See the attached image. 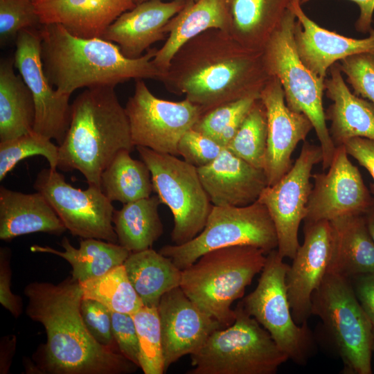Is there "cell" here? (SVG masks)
Instances as JSON below:
<instances>
[{
	"instance_id": "cell-1",
	"label": "cell",
	"mask_w": 374,
	"mask_h": 374,
	"mask_svg": "<svg viewBox=\"0 0 374 374\" xmlns=\"http://www.w3.org/2000/svg\"><path fill=\"white\" fill-rule=\"evenodd\" d=\"M27 316L41 323L46 341L33 355L27 373L42 374H127L139 366L118 350L97 341L81 314L80 283L67 277L58 284L35 281L24 289Z\"/></svg>"
},
{
	"instance_id": "cell-2",
	"label": "cell",
	"mask_w": 374,
	"mask_h": 374,
	"mask_svg": "<svg viewBox=\"0 0 374 374\" xmlns=\"http://www.w3.org/2000/svg\"><path fill=\"white\" fill-rule=\"evenodd\" d=\"M270 78L262 51L243 46L226 31L210 29L178 49L161 82L169 92L184 95L202 115L227 103L260 98Z\"/></svg>"
},
{
	"instance_id": "cell-3",
	"label": "cell",
	"mask_w": 374,
	"mask_h": 374,
	"mask_svg": "<svg viewBox=\"0 0 374 374\" xmlns=\"http://www.w3.org/2000/svg\"><path fill=\"white\" fill-rule=\"evenodd\" d=\"M39 31L44 72L61 96H71L84 87H116L132 79L161 82L164 76L153 62L157 48L132 59L112 42L75 36L59 24H42Z\"/></svg>"
},
{
	"instance_id": "cell-4",
	"label": "cell",
	"mask_w": 374,
	"mask_h": 374,
	"mask_svg": "<svg viewBox=\"0 0 374 374\" xmlns=\"http://www.w3.org/2000/svg\"><path fill=\"white\" fill-rule=\"evenodd\" d=\"M135 148L125 107L111 85L86 88L71 103L69 130L58 145L57 169L78 170L89 186L100 188V177L121 150Z\"/></svg>"
},
{
	"instance_id": "cell-5",
	"label": "cell",
	"mask_w": 374,
	"mask_h": 374,
	"mask_svg": "<svg viewBox=\"0 0 374 374\" xmlns=\"http://www.w3.org/2000/svg\"><path fill=\"white\" fill-rule=\"evenodd\" d=\"M266 253L252 246H233L210 251L181 270L179 287L202 310L224 328L235 321L233 303L261 272Z\"/></svg>"
},
{
	"instance_id": "cell-6",
	"label": "cell",
	"mask_w": 374,
	"mask_h": 374,
	"mask_svg": "<svg viewBox=\"0 0 374 374\" xmlns=\"http://www.w3.org/2000/svg\"><path fill=\"white\" fill-rule=\"evenodd\" d=\"M296 21L290 7L265 45L262 60L268 75L280 81L287 107L305 114L311 121L322 151L323 170H326L336 147L326 125L323 105L325 80L310 70L300 58L294 38Z\"/></svg>"
},
{
	"instance_id": "cell-7",
	"label": "cell",
	"mask_w": 374,
	"mask_h": 374,
	"mask_svg": "<svg viewBox=\"0 0 374 374\" xmlns=\"http://www.w3.org/2000/svg\"><path fill=\"white\" fill-rule=\"evenodd\" d=\"M312 315L322 329L348 374H371L373 334L350 279L327 273L311 301Z\"/></svg>"
},
{
	"instance_id": "cell-8",
	"label": "cell",
	"mask_w": 374,
	"mask_h": 374,
	"mask_svg": "<svg viewBox=\"0 0 374 374\" xmlns=\"http://www.w3.org/2000/svg\"><path fill=\"white\" fill-rule=\"evenodd\" d=\"M235 312L231 326L214 331L190 355L188 374H274L289 359L240 302Z\"/></svg>"
},
{
	"instance_id": "cell-9",
	"label": "cell",
	"mask_w": 374,
	"mask_h": 374,
	"mask_svg": "<svg viewBox=\"0 0 374 374\" xmlns=\"http://www.w3.org/2000/svg\"><path fill=\"white\" fill-rule=\"evenodd\" d=\"M252 246L266 254L278 247L274 224L258 200L244 206L213 205L203 230L182 244L163 246L159 252L183 270L204 253L220 248Z\"/></svg>"
},
{
	"instance_id": "cell-10",
	"label": "cell",
	"mask_w": 374,
	"mask_h": 374,
	"mask_svg": "<svg viewBox=\"0 0 374 374\" xmlns=\"http://www.w3.org/2000/svg\"><path fill=\"white\" fill-rule=\"evenodd\" d=\"M136 148L150 171L153 191L173 215L172 242L182 244L191 240L204 228L213 206L197 168L175 155Z\"/></svg>"
},
{
	"instance_id": "cell-11",
	"label": "cell",
	"mask_w": 374,
	"mask_h": 374,
	"mask_svg": "<svg viewBox=\"0 0 374 374\" xmlns=\"http://www.w3.org/2000/svg\"><path fill=\"white\" fill-rule=\"evenodd\" d=\"M283 259L277 249L266 255L256 287L240 303L289 359L304 365L314 352V339L308 323L299 325L293 319L286 287L289 265Z\"/></svg>"
},
{
	"instance_id": "cell-12",
	"label": "cell",
	"mask_w": 374,
	"mask_h": 374,
	"mask_svg": "<svg viewBox=\"0 0 374 374\" xmlns=\"http://www.w3.org/2000/svg\"><path fill=\"white\" fill-rule=\"evenodd\" d=\"M125 109L135 148L175 156L179 155V140L202 115L199 107L186 98L176 102L155 96L143 79L136 80Z\"/></svg>"
},
{
	"instance_id": "cell-13",
	"label": "cell",
	"mask_w": 374,
	"mask_h": 374,
	"mask_svg": "<svg viewBox=\"0 0 374 374\" xmlns=\"http://www.w3.org/2000/svg\"><path fill=\"white\" fill-rule=\"evenodd\" d=\"M33 187L44 196L73 235L118 243L112 222L115 209L100 187L76 188L57 169L51 168L38 172Z\"/></svg>"
},
{
	"instance_id": "cell-14",
	"label": "cell",
	"mask_w": 374,
	"mask_h": 374,
	"mask_svg": "<svg viewBox=\"0 0 374 374\" xmlns=\"http://www.w3.org/2000/svg\"><path fill=\"white\" fill-rule=\"evenodd\" d=\"M322 160L320 146L305 141L291 169L275 184L267 186L258 199L271 217L278 238L276 249L283 258L292 259L300 245L299 229L307 215L313 186L312 170Z\"/></svg>"
},
{
	"instance_id": "cell-15",
	"label": "cell",
	"mask_w": 374,
	"mask_h": 374,
	"mask_svg": "<svg viewBox=\"0 0 374 374\" xmlns=\"http://www.w3.org/2000/svg\"><path fill=\"white\" fill-rule=\"evenodd\" d=\"M39 28L20 31L15 40L14 65L30 91L35 104L33 131L58 145L63 142L71 117L70 96L58 94L44 72Z\"/></svg>"
},
{
	"instance_id": "cell-16",
	"label": "cell",
	"mask_w": 374,
	"mask_h": 374,
	"mask_svg": "<svg viewBox=\"0 0 374 374\" xmlns=\"http://www.w3.org/2000/svg\"><path fill=\"white\" fill-rule=\"evenodd\" d=\"M348 156L344 145L336 147L328 172L312 175L314 185L304 221H330L364 214L370 207L373 197Z\"/></svg>"
},
{
	"instance_id": "cell-17",
	"label": "cell",
	"mask_w": 374,
	"mask_h": 374,
	"mask_svg": "<svg viewBox=\"0 0 374 374\" xmlns=\"http://www.w3.org/2000/svg\"><path fill=\"white\" fill-rule=\"evenodd\" d=\"M304 222L303 242L286 274L291 312L299 325L308 323L312 315V296L327 274L332 247L329 221Z\"/></svg>"
},
{
	"instance_id": "cell-18",
	"label": "cell",
	"mask_w": 374,
	"mask_h": 374,
	"mask_svg": "<svg viewBox=\"0 0 374 374\" xmlns=\"http://www.w3.org/2000/svg\"><path fill=\"white\" fill-rule=\"evenodd\" d=\"M260 99L265 107L267 121L263 170L268 186H272L291 169L292 153L299 143L305 141L313 125L305 114L287 107L282 85L275 77L267 82Z\"/></svg>"
},
{
	"instance_id": "cell-19",
	"label": "cell",
	"mask_w": 374,
	"mask_h": 374,
	"mask_svg": "<svg viewBox=\"0 0 374 374\" xmlns=\"http://www.w3.org/2000/svg\"><path fill=\"white\" fill-rule=\"evenodd\" d=\"M157 311L165 372L181 357L197 352L214 331L224 328L193 303L180 287L163 295Z\"/></svg>"
},
{
	"instance_id": "cell-20",
	"label": "cell",
	"mask_w": 374,
	"mask_h": 374,
	"mask_svg": "<svg viewBox=\"0 0 374 374\" xmlns=\"http://www.w3.org/2000/svg\"><path fill=\"white\" fill-rule=\"evenodd\" d=\"M300 0H292L290 9L296 16L295 44L305 65L326 79L332 65L347 57L360 53L374 54V28L368 37L355 39L319 26L304 12Z\"/></svg>"
},
{
	"instance_id": "cell-21",
	"label": "cell",
	"mask_w": 374,
	"mask_h": 374,
	"mask_svg": "<svg viewBox=\"0 0 374 374\" xmlns=\"http://www.w3.org/2000/svg\"><path fill=\"white\" fill-rule=\"evenodd\" d=\"M197 169L214 206L249 205L268 186L263 169L253 166L226 148L211 163Z\"/></svg>"
},
{
	"instance_id": "cell-22",
	"label": "cell",
	"mask_w": 374,
	"mask_h": 374,
	"mask_svg": "<svg viewBox=\"0 0 374 374\" xmlns=\"http://www.w3.org/2000/svg\"><path fill=\"white\" fill-rule=\"evenodd\" d=\"M188 3L186 0H147L123 13L102 38L117 44L128 58H138L157 42L163 40L165 26Z\"/></svg>"
},
{
	"instance_id": "cell-23",
	"label": "cell",
	"mask_w": 374,
	"mask_h": 374,
	"mask_svg": "<svg viewBox=\"0 0 374 374\" xmlns=\"http://www.w3.org/2000/svg\"><path fill=\"white\" fill-rule=\"evenodd\" d=\"M42 24H59L71 34L85 38L102 37L136 0H33Z\"/></svg>"
},
{
	"instance_id": "cell-24",
	"label": "cell",
	"mask_w": 374,
	"mask_h": 374,
	"mask_svg": "<svg viewBox=\"0 0 374 374\" xmlns=\"http://www.w3.org/2000/svg\"><path fill=\"white\" fill-rule=\"evenodd\" d=\"M330 76L324 80L326 96L332 101L326 113L328 128L335 145L360 137L374 140V104L357 96L348 89L338 62L329 69Z\"/></svg>"
},
{
	"instance_id": "cell-25",
	"label": "cell",
	"mask_w": 374,
	"mask_h": 374,
	"mask_svg": "<svg viewBox=\"0 0 374 374\" xmlns=\"http://www.w3.org/2000/svg\"><path fill=\"white\" fill-rule=\"evenodd\" d=\"M332 247L327 273L351 279L374 271V241L364 213L329 221Z\"/></svg>"
},
{
	"instance_id": "cell-26",
	"label": "cell",
	"mask_w": 374,
	"mask_h": 374,
	"mask_svg": "<svg viewBox=\"0 0 374 374\" xmlns=\"http://www.w3.org/2000/svg\"><path fill=\"white\" fill-rule=\"evenodd\" d=\"M64 224L44 196L36 191L24 193L0 188V239L46 233L55 235L66 231Z\"/></svg>"
},
{
	"instance_id": "cell-27",
	"label": "cell",
	"mask_w": 374,
	"mask_h": 374,
	"mask_svg": "<svg viewBox=\"0 0 374 374\" xmlns=\"http://www.w3.org/2000/svg\"><path fill=\"white\" fill-rule=\"evenodd\" d=\"M231 19L226 0H197L187 5L165 26L169 34L153 58L156 66L166 72L170 62L185 43L210 29L229 33Z\"/></svg>"
},
{
	"instance_id": "cell-28",
	"label": "cell",
	"mask_w": 374,
	"mask_h": 374,
	"mask_svg": "<svg viewBox=\"0 0 374 374\" xmlns=\"http://www.w3.org/2000/svg\"><path fill=\"white\" fill-rule=\"evenodd\" d=\"M229 34L243 46L262 51L279 26L292 0H226Z\"/></svg>"
},
{
	"instance_id": "cell-29",
	"label": "cell",
	"mask_w": 374,
	"mask_h": 374,
	"mask_svg": "<svg viewBox=\"0 0 374 374\" xmlns=\"http://www.w3.org/2000/svg\"><path fill=\"white\" fill-rule=\"evenodd\" d=\"M60 245L64 251L37 244L31 246L30 250L51 253L66 260L72 267L71 277L79 283L103 276L123 265L130 253L118 243L96 238H82L79 247L75 248L64 237Z\"/></svg>"
},
{
	"instance_id": "cell-30",
	"label": "cell",
	"mask_w": 374,
	"mask_h": 374,
	"mask_svg": "<svg viewBox=\"0 0 374 374\" xmlns=\"http://www.w3.org/2000/svg\"><path fill=\"white\" fill-rule=\"evenodd\" d=\"M123 265L143 305L157 307L164 294L180 285L181 269L152 248L130 252Z\"/></svg>"
},
{
	"instance_id": "cell-31",
	"label": "cell",
	"mask_w": 374,
	"mask_h": 374,
	"mask_svg": "<svg viewBox=\"0 0 374 374\" xmlns=\"http://www.w3.org/2000/svg\"><path fill=\"white\" fill-rule=\"evenodd\" d=\"M13 58L0 62V142L33 131L35 104L30 91L14 69Z\"/></svg>"
},
{
	"instance_id": "cell-32",
	"label": "cell",
	"mask_w": 374,
	"mask_h": 374,
	"mask_svg": "<svg viewBox=\"0 0 374 374\" xmlns=\"http://www.w3.org/2000/svg\"><path fill=\"white\" fill-rule=\"evenodd\" d=\"M161 204L158 195H154L114 210L112 222L118 244L130 252L152 248L163 232L159 214Z\"/></svg>"
},
{
	"instance_id": "cell-33",
	"label": "cell",
	"mask_w": 374,
	"mask_h": 374,
	"mask_svg": "<svg viewBox=\"0 0 374 374\" xmlns=\"http://www.w3.org/2000/svg\"><path fill=\"white\" fill-rule=\"evenodd\" d=\"M119 151L100 177V189L112 202L123 204L148 197L153 191L151 173L145 163Z\"/></svg>"
},
{
	"instance_id": "cell-34",
	"label": "cell",
	"mask_w": 374,
	"mask_h": 374,
	"mask_svg": "<svg viewBox=\"0 0 374 374\" xmlns=\"http://www.w3.org/2000/svg\"><path fill=\"white\" fill-rule=\"evenodd\" d=\"M80 285L82 298L96 300L110 311L133 314L143 305L123 265L103 276L80 283Z\"/></svg>"
},
{
	"instance_id": "cell-35",
	"label": "cell",
	"mask_w": 374,
	"mask_h": 374,
	"mask_svg": "<svg viewBox=\"0 0 374 374\" xmlns=\"http://www.w3.org/2000/svg\"><path fill=\"white\" fill-rule=\"evenodd\" d=\"M267 140L266 110L258 98L255 100L238 132L225 148L253 166L263 169Z\"/></svg>"
},
{
	"instance_id": "cell-36",
	"label": "cell",
	"mask_w": 374,
	"mask_h": 374,
	"mask_svg": "<svg viewBox=\"0 0 374 374\" xmlns=\"http://www.w3.org/2000/svg\"><path fill=\"white\" fill-rule=\"evenodd\" d=\"M257 99L247 98L220 105L201 115L192 129L225 148Z\"/></svg>"
},
{
	"instance_id": "cell-37",
	"label": "cell",
	"mask_w": 374,
	"mask_h": 374,
	"mask_svg": "<svg viewBox=\"0 0 374 374\" xmlns=\"http://www.w3.org/2000/svg\"><path fill=\"white\" fill-rule=\"evenodd\" d=\"M132 316L139 340V367L145 374L165 373L157 307L143 305Z\"/></svg>"
},
{
	"instance_id": "cell-38",
	"label": "cell",
	"mask_w": 374,
	"mask_h": 374,
	"mask_svg": "<svg viewBox=\"0 0 374 374\" xmlns=\"http://www.w3.org/2000/svg\"><path fill=\"white\" fill-rule=\"evenodd\" d=\"M41 155L46 159L49 168L57 169L58 145L51 139L34 131L0 142V180L21 160Z\"/></svg>"
},
{
	"instance_id": "cell-39",
	"label": "cell",
	"mask_w": 374,
	"mask_h": 374,
	"mask_svg": "<svg viewBox=\"0 0 374 374\" xmlns=\"http://www.w3.org/2000/svg\"><path fill=\"white\" fill-rule=\"evenodd\" d=\"M42 26L33 0H0V44L5 46L26 28Z\"/></svg>"
},
{
	"instance_id": "cell-40",
	"label": "cell",
	"mask_w": 374,
	"mask_h": 374,
	"mask_svg": "<svg viewBox=\"0 0 374 374\" xmlns=\"http://www.w3.org/2000/svg\"><path fill=\"white\" fill-rule=\"evenodd\" d=\"M354 93L374 104V54L360 53L338 62Z\"/></svg>"
},
{
	"instance_id": "cell-41",
	"label": "cell",
	"mask_w": 374,
	"mask_h": 374,
	"mask_svg": "<svg viewBox=\"0 0 374 374\" xmlns=\"http://www.w3.org/2000/svg\"><path fill=\"white\" fill-rule=\"evenodd\" d=\"M222 149L216 141L193 129L183 135L177 146L183 160L197 168L213 161Z\"/></svg>"
},
{
	"instance_id": "cell-42",
	"label": "cell",
	"mask_w": 374,
	"mask_h": 374,
	"mask_svg": "<svg viewBox=\"0 0 374 374\" xmlns=\"http://www.w3.org/2000/svg\"><path fill=\"white\" fill-rule=\"evenodd\" d=\"M80 311L83 321L93 338L100 344L118 350L112 335L111 311L96 300L84 298Z\"/></svg>"
},
{
	"instance_id": "cell-43",
	"label": "cell",
	"mask_w": 374,
	"mask_h": 374,
	"mask_svg": "<svg viewBox=\"0 0 374 374\" xmlns=\"http://www.w3.org/2000/svg\"><path fill=\"white\" fill-rule=\"evenodd\" d=\"M112 335L118 351L139 367V347L132 314L111 311Z\"/></svg>"
},
{
	"instance_id": "cell-44",
	"label": "cell",
	"mask_w": 374,
	"mask_h": 374,
	"mask_svg": "<svg viewBox=\"0 0 374 374\" xmlns=\"http://www.w3.org/2000/svg\"><path fill=\"white\" fill-rule=\"evenodd\" d=\"M10 251L8 248L0 249V303L14 317L18 318L22 312L21 298L14 294L10 290L11 268Z\"/></svg>"
},
{
	"instance_id": "cell-45",
	"label": "cell",
	"mask_w": 374,
	"mask_h": 374,
	"mask_svg": "<svg viewBox=\"0 0 374 374\" xmlns=\"http://www.w3.org/2000/svg\"><path fill=\"white\" fill-rule=\"evenodd\" d=\"M343 145L348 154L354 158L371 175L373 183L371 184L370 191L374 197V140L356 137L348 140Z\"/></svg>"
},
{
	"instance_id": "cell-46",
	"label": "cell",
	"mask_w": 374,
	"mask_h": 374,
	"mask_svg": "<svg viewBox=\"0 0 374 374\" xmlns=\"http://www.w3.org/2000/svg\"><path fill=\"white\" fill-rule=\"evenodd\" d=\"M355 294L373 328L374 350V271L350 279Z\"/></svg>"
},
{
	"instance_id": "cell-47",
	"label": "cell",
	"mask_w": 374,
	"mask_h": 374,
	"mask_svg": "<svg viewBox=\"0 0 374 374\" xmlns=\"http://www.w3.org/2000/svg\"><path fill=\"white\" fill-rule=\"evenodd\" d=\"M310 0H301V3ZM357 4L359 8V15L355 22V29L362 33H368L372 28L373 15L374 12V0H350Z\"/></svg>"
},
{
	"instance_id": "cell-48",
	"label": "cell",
	"mask_w": 374,
	"mask_h": 374,
	"mask_svg": "<svg viewBox=\"0 0 374 374\" xmlns=\"http://www.w3.org/2000/svg\"><path fill=\"white\" fill-rule=\"evenodd\" d=\"M1 346L6 350V352H5V350L1 349L0 373L5 374L8 373L12 357L15 353V336L3 337Z\"/></svg>"
},
{
	"instance_id": "cell-49",
	"label": "cell",
	"mask_w": 374,
	"mask_h": 374,
	"mask_svg": "<svg viewBox=\"0 0 374 374\" xmlns=\"http://www.w3.org/2000/svg\"><path fill=\"white\" fill-rule=\"evenodd\" d=\"M364 217H365V220L367 224L368 229L374 241V197H373V200L371 205L368 208V210L364 213Z\"/></svg>"
},
{
	"instance_id": "cell-50",
	"label": "cell",
	"mask_w": 374,
	"mask_h": 374,
	"mask_svg": "<svg viewBox=\"0 0 374 374\" xmlns=\"http://www.w3.org/2000/svg\"><path fill=\"white\" fill-rule=\"evenodd\" d=\"M145 1H147V0H136V4H137V3H141V2ZM186 1H197V0H186Z\"/></svg>"
},
{
	"instance_id": "cell-51",
	"label": "cell",
	"mask_w": 374,
	"mask_h": 374,
	"mask_svg": "<svg viewBox=\"0 0 374 374\" xmlns=\"http://www.w3.org/2000/svg\"><path fill=\"white\" fill-rule=\"evenodd\" d=\"M300 1H301V0H300Z\"/></svg>"
}]
</instances>
